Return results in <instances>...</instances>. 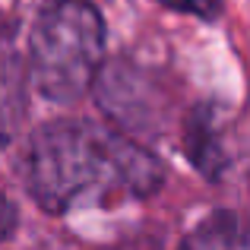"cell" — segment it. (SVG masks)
<instances>
[{
  "label": "cell",
  "mask_w": 250,
  "mask_h": 250,
  "mask_svg": "<svg viewBox=\"0 0 250 250\" xmlns=\"http://www.w3.org/2000/svg\"><path fill=\"white\" fill-rule=\"evenodd\" d=\"M155 3L168 6V10H174V13L196 16V19H215L222 13V3H225V0H155Z\"/></svg>",
  "instance_id": "5"
},
{
  "label": "cell",
  "mask_w": 250,
  "mask_h": 250,
  "mask_svg": "<svg viewBox=\"0 0 250 250\" xmlns=\"http://www.w3.org/2000/svg\"><path fill=\"white\" fill-rule=\"evenodd\" d=\"M22 181L44 212L76 206L146 200L165 181L149 149L95 121H51L32 133L22 155Z\"/></svg>",
  "instance_id": "1"
},
{
  "label": "cell",
  "mask_w": 250,
  "mask_h": 250,
  "mask_svg": "<svg viewBox=\"0 0 250 250\" xmlns=\"http://www.w3.org/2000/svg\"><path fill=\"white\" fill-rule=\"evenodd\" d=\"M184 250H250V231L234 215H212L187 238Z\"/></svg>",
  "instance_id": "4"
},
{
  "label": "cell",
  "mask_w": 250,
  "mask_h": 250,
  "mask_svg": "<svg viewBox=\"0 0 250 250\" xmlns=\"http://www.w3.org/2000/svg\"><path fill=\"white\" fill-rule=\"evenodd\" d=\"M104 57V22L92 0H48L29 35L32 83L51 102L70 104L95 85Z\"/></svg>",
  "instance_id": "2"
},
{
  "label": "cell",
  "mask_w": 250,
  "mask_h": 250,
  "mask_svg": "<svg viewBox=\"0 0 250 250\" xmlns=\"http://www.w3.org/2000/svg\"><path fill=\"white\" fill-rule=\"evenodd\" d=\"M184 152H187V159L196 165L200 174L212 177V181L225 171L228 155H225V146H222V133L212 117V108L200 104L187 117V124H184Z\"/></svg>",
  "instance_id": "3"
},
{
  "label": "cell",
  "mask_w": 250,
  "mask_h": 250,
  "mask_svg": "<svg viewBox=\"0 0 250 250\" xmlns=\"http://www.w3.org/2000/svg\"><path fill=\"white\" fill-rule=\"evenodd\" d=\"M13 225H16V212H13V203L6 200V225H3V238L13 234Z\"/></svg>",
  "instance_id": "6"
}]
</instances>
